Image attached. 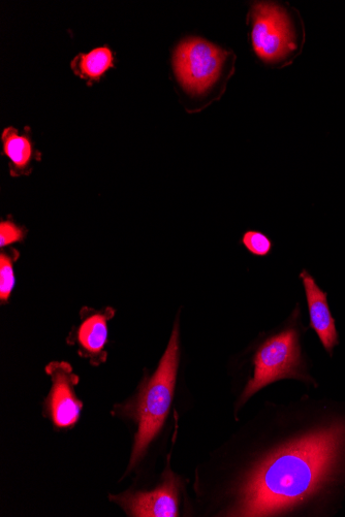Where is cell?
Here are the masks:
<instances>
[{
	"instance_id": "1",
	"label": "cell",
	"mask_w": 345,
	"mask_h": 517,
	"mask_svg": "<svg viewBox=\"0 0 345 517\" xmlns=\"http://www.w3.org/2000/svg\"><path fill=\"white\" fill-rule=\"evenodd\" d=\"M345 488V416L327 417L249 473L234 516H272Z\"/></svg>"
},
{
	"instance_id": "11",
	"label": "cell",
	"mask_w": 345,
	"mask_h": 517,
	"mask_svg": "<svg viewBox=\"0 0 345 517\" xmlns=\"http://www.w3.org/2000/svg\"><path fill=\"white\" fill-rule=\"evenodd\" d=\"M75 75L91 85L99 82L106 73L115 68V55L108 47L93 49L89 53L78 54L71 63Z\"/></svg>"
},
{
	"instance_id": "2",
	"label": "cell",
	"mask_w": 345,
	"mask_h": 517,
	"mask_svg": "<svg viewBox=\"0 0 345 517\" xmlns=\"http://www.w3.org/2000/svg\"><path fill=\"white\" fill-rule=\"evenodd\" d=\"M179 318L158 369L145 379L138 396L128 403L115 406L113 414L129 417L138 425V432L128 473L144 458L147 448L162 430L173 402L180 362Z\"/></svg>"
},
{
	"instance_id": "9",
	"label": "cell",
	"mask_w": 345,
	"mask_h": 517,
	"mask_svg": "<svg viewBox=\"0 0 345 517\" xmlns=\"http://www.w3.org/2000/svg\"><path fill=\"white\" fill-rule=\"evenodd\" d=\"M300 278L305 288L310 326L319 336L327 352L332 354L334 347L338 345V332L328 305L327 294L307 271L303 270Z\"/></svg>"
},
{
	"instance_id": "3",
	"label": "cell",
	"mask_w": 345,
	"mask_h": 517,
	"mask_svg": "<svg viewBox=\"0 0 345 517\" xmlns=\"http://www.w3.org/2000/svg\"><path fill=\"white\" fill-rule=\"evenodd\" d=\"M235 55L201 38L182 41L173 55V68L182 89L192 98L205 100L223 93L234 70Z\"/></svg>"
},
{
	"instance_id": "10",
	"label": "cell",
	"mask_w": 345,
	"mask_h": 517,
	"mask_svg": "<svg viewBox=\"0 0 345 517\" xmlns=\"http://www.w3.org/2000/svg\"><path fill=\"white\" fill-rule=\"evenodd\" d=\"M4 154L10 160L12 177L28 176L33 173L35 161H41V153L36 150L30 128L19 134L15 127H7L2 136Z\"/></svg>"
},
{
	"instance_id": "8",
	"label": "cell",
	"mask_w": 345,
	"mask_h": 517,
	"mask_svg": "<svg viewBox=\"0 0 345 517\" xmlns=\"http://www.w3.org/2000/svg\"><path fill=\"white\" fill-rule=\"evenodd\" d=\"M114 315L115 310L110 307L99 311L85 307L80 312L79 327L68 338L70 345H77L80 357L88 360L93 367L107 361L108 321Z\"/></svg>"
},
{
	"instance_id": "13",
	"label": "cell",
	"mask_w": 345,
	"mask_h": 517,
	"mask_svg": "<svg viewBox=\"0 0 345 517\" xmlns=\"http://www.w3.org/2000/svg\"><path fill=\"white\" fill-rule=\"evenodd\" d=\"M241 243L250 254L257 257H266L273 249L272 240L264 233L258 231L244 233Z\"/></svg>"
},
{
	"instance_id": "4",
	"label": "cell",
	"mask_w": 345,
	"mask_h": 517,
	"mask_svg": "<svg viewBox=\"0 0 345 517\" xmlns=\"http://www.w3.org/2000/svg\"><path fill=\"white\" fill-rule=\"evenodd\" d=\"M296 11L276 3H256L250 10V40L257 56L270 66H286L300 52L304 30Z\"/></svg>"
},
{
	"instance_id": "7",
	"label": "cell",
	"mask_w": 345,
	"mask_h": 517,
	"mask_svg": "<svg viewBox=\"0 0 345 517\" xmlns=\"http://www.w3.org/2000/svg\"><path fill=\"white\" fill-rule=\"evenodd\" d=\"M180 478L169 469L159 488L149 493H124L111 496V501L120 505L130 516L176 517L179 515Z\"/></svg>"
},
{
	"instance_id": "12",
	"label": "cell",
	"mask_w": 345,
	"mask_h": 517,
	"mask_svg": "<svg viewBox=\"0 0 345 517\" xmlns=\"http://www.w3.org/2000/svg\"><path fill=\"white\" fill-rule=\"evenodd\" d=\"M20 257L17 249L2 250L0 253V301L5 305L9 302L15 287V264Z\"/></svg>"
},
{
	"instance_id": "5",
	"label": "cell",
	"mask_w": 345,
	"mask_h": 517,
	"mask_svg": "<svg viewBox=\"0 0 345 517\" xmlns=\"http://www.w3.org/2000/svg\"><path fill=\"white\" fill-rule=\"evenodd\" d=\"M255 374L245 387L241 397L244 404L265 386L279 379H306L299 333L294 328L286 329L267 339L257 350Z\"/></svg>"
},
{
	"instance_id": "14",
	"label": "cell",
	"mask_w": 345,
	"mask_h": 517,
	"mask_svg": "<svg viewBox=\"0 0 345 517\" xmlns=\"http://www.w3.org/2000/svg\"><path fill=\"white\" fill-rule=\"evenodd\" d=\"M27 235L24 226L16 224L13 220L7 219L0 223V247L4 249L14 243L22 242Z\"/></svg>"
},
{
	"instance_id": "6",
	"label": "cell",
	"mask_w": 345,
	"mask_h": 517,
	"mask_svg": "<svg viewBox=\"0 0 345 517\" xmlns=\"http://www.w3.org/2000/svg\"><path fill=\"white\" fill-rule=\"evenodd\" d=\"M46 372L52 379V389L45 402V415L55 428H73L83 407L75 394V386L80 379L66 362H52L46 367Z\"/></svg>"
}]
</instances>
